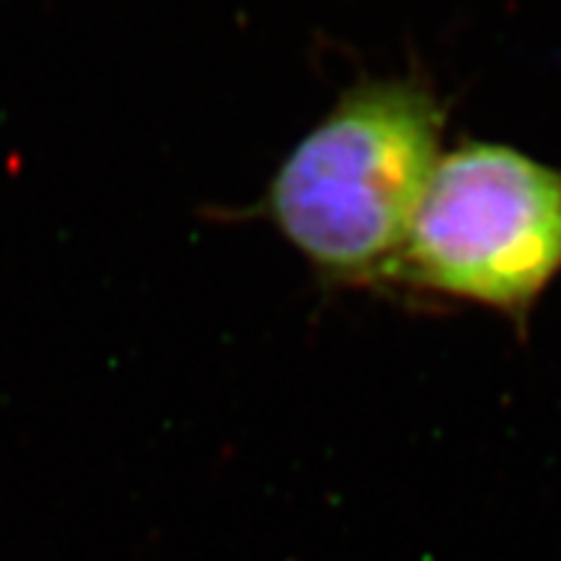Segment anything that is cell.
I'll list each match as a JSON object with an SVG mask.
<instances>
[{
    "mask_svg": "<svg viewBox=\"0 0 561 561\" xmlns=\"http://www.w3.org/2000/svg\"><path fill=\"white\" fill-rule=\"evenodd\" d=\"M561 273V170L502 144L442 153L396 280L525 325Z\"/></svg>",
    "mask_w": 561,
    "mask_h": 561,
    "instance_id": "7a4b0ae2",
    "label": "cell"
},
{
    "mask_svg": "<svg viewBox=\"0 0 561 561\" xmlns=\"http://www.w3.org/2000/svg\"><path fill=\"white\" fill-rule=\"evenodd\" d=\"M445 123V102L416 73L354 83L273 174L265 219L328 286L396 284Z\"/></svg>",
    "mask_w": 561,
    "mask_h": 561,
    "instance_id": "6da1fadb",
    "label": "cell"
}]
</instances>
